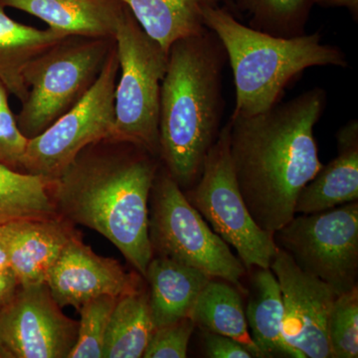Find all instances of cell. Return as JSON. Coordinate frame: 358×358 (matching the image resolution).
Instances as JSON below:
<instances>
[{"mask_svg":"<svg viewBox=\"0 0 358 358\" xmlns=\"http://www.w3.org/2000/svg\"><path fill=\"white\" fill-rule=\"evenodd\" d=\"M327 103V92L315 87L260 114L230 117L240 192L255 222L272 234L296 215L299 194L322 166L315 126Z\"/></svg>","mask_w":358,"mask_h":358,"instance_id":"obj_1","label":"cell"},{"mask_svg":"<svg viewBox=\"0 0 358 358\" xmlns=\"http://www.w3.org/2000/svg\"><path fill=\"white\" fill-rule=\"evenodd\" d=\"M160 164L134 143L110 138L92 143L50 181L56 211L107 238L145 277L154 257L148 201Z\"/></svg>","mask_w":358,"mask_h":358,"instance_id":"obj_2","label":"cell"},{"mask_svg":"<svg viewBox=\"0 0 358 358\" xmlns=\"http://www.w3.org/2000/svg\"><path fill=\"white\" fill-rule=\"evenodd\" d=\"M227 61L222 42L208 28L169 48L160 87L159 160L181 189L199 180L222 129Z\"/></svg>","mask_w":358,"mask_h":358,"instance_id":"obj_3","label":"cell"},{"mask_svg":"<svg viewBox=\"0 0 358 358\" xmlns=\"http://www.w3.org/2000/svg\"><path fill=\"white\" fill-rule=\"evenodd\" d=\"M204 24L222 42L234 79L236 102L231 117H250L282 102L289 85L305 70L348 68L345 52L322 43L320 32L281 38L242 24L226 7H208Z\"/></svg>","mask_w":358,"mask_h":358,"instance_id":"obj_4","label":"cell"},{"mask_svg":"<svg viewBox=\"0 0 358 358\" xmlns=\"http://www.w3.org/2000/svg\"><path fill=\"white\" fill-rule=\"evenodd\" d=\"M115 44L113 38L68 35L28 62L23 71L27 95L15 115L27 140L43 133L84 98Z\"/></svg>","mask_w":358,"mask_h":358,"instance_id":"obj_5","label":"cell"},{"mask_svg":"<svg viewBox=\"0 0 358 358\" xmlns=\"http://www.w3.org/2000/svg\"><path fill=\"white\" fill-rule=\"evenodd\" d=\"M121 76L115 91L110 140L127 141L159 159L160 87L169 52L138 24L128 9L115 35Z\"/></svg>","mask_w":358,"mask_h":358,"instance_id":"obj_6","label":"cell"},{"mask_svg":"<svg viewBox=\"0 0 358 358\" xmlns=\"http://www.w3.org/2000/svg\"><path fill=\"white\" fill-rule=\"evenodd\" d=\"M150 239L152 252L224 280L246 294L247 270L229 245L186 199L185 192L160 164L152 193Z\"/></svg>","mask_w":358,"mask_h":358,"instance_id":"obj_7","label":"cell"},{"mask_svg":"<svg viewBox=\"0 0 358 358\" xmlns=\"http://www.w3.org/2000/svg\"><path fill=\"white\" fill-rule=\"evenodd\" d=\"M185 194L211 229L236 250L247 271L270 268L278 247L272 233L252 217L240 192L231 162L229 122L209 150L199 180Z\"/></svg>","mask_w":358,"mask_h":358,"instance_id":"obj_8","label":"cell"},{"mask_svg":"<svg viewBox=\"0 0 358 358\" xmlns=\"http://www.w3.org/2000/svg\"><path fill=\"white\" fill-rule=\"evenodd\" d=\"M275 243L336 296L358 287V202L294 216L275 231Z\"/></svg>","mask_w":358,"mask_h":358,"instance_id":"obj_9","label":"cell"},{"mask_svg":"<svg viewBox=\"0 0 358 358\" xmlns=\"http://www.w3.org/2000/svg\"><path fill=\"white\" fill-rule=\"evenodd\" d=\"M119 69L115 44L100 76L84 98L43 133L27 141L22 167L24 173L41 176L50 182L85 148L110 138L115 122Z\"/></svg>","mask_w":358,"mask_h":358,"instance_id":"obj_10","label":"cell"},{"mask_svg":"<svg viewBox=\"0 0 358 358\" xmlns=\"http://www.w3.org/2000/svg\"><path fill=\"white\" fill-rule=\"evenodd\" d=\"M77 334L46 284L20 287L0 308V358H68Z\"/></svg>","mask_w":358,"mask_h":358,"instance_id":"obj_11","label":"cell"},{"mask_svg":"<svg viewBox=\"0 0 358 358\" xmlns=\"http://www.w3.org/2000/svg\"><path fill=\"white\" fill-rule=\"evenodd\" d=\"M281 289L282 334L303 358H333L327 326L336 294L315 275L301 270L291 256L278 248L270 266Z\"/></svg>","mask_w":358,"mask_h":358,"instance_id":"obj_12","label":"cell"},{"mask_svg":"<svg viewBox=\"0 0 358 358\" xmlns=\"http://www.w3.org/2000/svg\"><path fill=\"white\" fill-rule=\"evenodd\" d=\"M46 285L61 308L79 310L100 296H120L141 287V275L129 274L117 260L96 254L81 235L71 240L51 268Z\"/></svg>","mask_w":358,"mask_h":358,"instance_id":"obj_13","label":"cell"},{"mask_svg":"<svg viewBox=\"0 0 358 358\" xmlns=\"http://www.w3.org/2000/svg\"><path fill=\"white\" fill-rule=\"evenodd\" d=\"M79 235L74 224L59 215L21 219L0 225V243L21 287L46 284L63 250Z\"/></svg>","mask_w":358,"mask_h":358,"instance_id":"obj_14","label":"cell"},{"mask_svg":"<svg viewBox=\"0 0 358 358\" xmlns=\"http://www.w3.org/2000/svg\"><path fill=\"white\" fill-rule=\"evenodd\" d=\"M338 155L320 167L319 173L301 189L294 214L327 211L358 201V122L352 120L336 133Z\"/></svg>","mask_w":358,"mask_h":358,"instance_id":"obj_15","label":"cell"},{"mask_svg":"<svg viewBox=\"0 0 358 358\" xmlns=\"http://www.w3.org/2000/svg\"><path fill=\"white\" fill-rule=\"evenodd\" d=\"M69 35L115 39L129 7L122 0H0Z\"/></svg>","mask_w":358,"mask_h":358,"instance_id":"obj_16","label":"cell"},{"mask_svg":"<svg viewBox=\"0 0 358 358\" xmlns=\"http://www.w3.org/2000/svg\"><path fill=\"white\" fill-rule=\"evenodd\" d=\"M145 279L155 329L190 317L195 301L211 277L167 257H152Z\"/></svg>","mask_w":358,"mask_h":358,"instance_id":"obj_17","label":"cell"},{"mask_svg":"<svg viewBox=\"0 0 358 358\" xmlns=\"http://www.w3.org/2000/svg\"><path fill=\"white\" fill-rule=\"evenodd\" d=\"M250 275L246 315L250 334L262 357L303 358L282 334L281 289L270 268L254 267ZM248 272V271H247Z\"/></svg>","mask_w":358,"mask_h":358,"instance_id":"obj_18","label":"cell"},{"mask_svg":"<svg viewBox=\"0 0 358 358\" xmlns=\"http://www.w3.org/2000/svg\"><path fill=\"white\" fill-rule=\"evenodd\" d=\"M143 30L166 52L179 39L206 29L203 11L208 7L230 8V0H122Z\"/></svg>","mask_w":358,"mask_h":358,"instance_id":"obj_19","label":"cell"},{"mask_svg":"<svg viewBox=\"0 0 358 358\" xmlns=\"http://www.w3.org/2000/svg\"><path fill=\"white\" fill-rule=\"evenodd\" d=\"M67 33L48 27L38 29L9 17L0 4V81L21 103L27 95L23 71L32 58L60 41Z\"/></svg>","mask_w":358,"mask_h":358,"instance_id":"obj_20","label":"cell"},{"mask_svg":"<svg viewBox=\"0 0 358 358\" xmlns=\"http://www.w3.org/2000/svg\"><path fill=\"white\" fill-rule=\"evenodd\" d=\"M195 327L235 339L254 357H262L250 334L241 292L230 282L211 278L190 313Z\"/></svg>","mask_w":358,"mask_h":358,"instance_id":"obj_21","label":"cell"},{"mask_svg":"<svg viewBox=\"0 0 358 358\" xmlns=\"http://www.w3.org/2000/svg\"><path fill=\"white\" fill-rule=\"evenodd\" d=\"M155 327L148 292L143 287L117 300L110 317L103 358H141Z\"/></svg>","mask_w":358,"mask_h":358,"instance_id":"obj_22","label":"cell"},{"mask_svg":"<svg viewBox=\"0 0 358 358\" xmlns=\"http://www.w3.org/2000/svg\"><path fill=\"white\" fill-rule=\"evenodd\" d=\"M58 216L50 182L0 162V225L21 219Z\"/></svg>","mask_w":358,"mask_h":358,"instance_id":"obj_23","label":"cell"},{"mask_svg":"<svg viewBox=\"0 0 358 358\" xmlns=\"http://www.w3.org/2000/svg\"><path fill=\"white\" fill-rule=\"evenodd\" d=\"M313 0H230V13L236 18L249 16V27L258 31L294 38L306 34Z\"/></svg>","mask_w":358,"mask_h":358,"instance_id":"obj_24","label":"cell"},{"mask_svg":"<svg viewBox=\"0 0 358 358\" xmlns=\"http://www.w3.org/2000/svg\"><path fill=\"white\" fill-rule=\"evenodd\" d=\"M120 298L96 296L80 307L77 341L68 358H103L108 327Z\"/></svg>","mask_w":358,"mask_h":358,"instance_id":"obj_25","label":"cell"},{"mask_svg":"<svg viewBox=\"0 0 358 358\" xmlns=\"http://www.w3.org/2000/svg\"><path fill=\"white\" fill-rule=\"evenodd\" d=\"M327 336L333 358L358 357V287L336 296Z\"/></svg>","mask_w":358,"mask_h":358,"instance_id":"obj_26","label":"cell"},{"mask_svg":"<svg viewBox=\"0 0 358 358\" xmlns=\"http://www.w3.org/2000/svg\"><path fill=\"white\" fill-rule=\"evenodd\" d=\"M9 93L0 81V162L22 171L27 138L18 129L8 101Z\"/></svg>","mask_w":358,"mask_h":358,"instance_id":"obj_27","label":"cell"},{"mask_svg":"<svg viewBox=\"0 0 358 358\" xmlns=\"http://www.w3.org/2000/svg\"><path fill=\"white\" fill-rule=\"evenodd\" d=\"M195 324L190 317H185L169 326L155 329L148 341L143 357L185 358Z\"/></svg>","mask_w":358,"mask_h":358,"instance_id":"obj_28","label":"cell"},{"mask_svg":"<svg viewBox=\"0 0 358 358\" xmlns=\"http://www.w3.org/2000/svg\"><path fill=\"white\" fill-rule=\"evenodd\" d=\"M201 331L202 345L205 357L210 358H253L254 355L248 348L238 343L235 339L222 334Z\"/></svg>","mask_w":358,"mask_h":358,"instance_id":"obj_29","label":"cell"},{"mask_svg":"<svg viewBox=\"0 0 358 358\" xmlns=\"http://www.w3.org/2000/svg\"><path fill=\"white\" fill-rule=\"evenodd\" d=\"M20 287V282L13 268H0V308L3 307L13 298Z\"/></svg>","mask_w":358,"mask_h":358,"instance_id":"obj_30","label":"cell"},{"mask_svg":"<svg viewBox=\"0 0 358 358\" xmlns=\"http://www.w3.org/2000/svg\"><path fill=\"white\" fill-rule=\"evenodd\" d=\"M315 6L329 8V7H343L352 14L353 20L358 21V0H313Z\"/></svg>","mask_w":358,"mask_h":358,"instance_id":"obj_31","label":"cell"},{"mask_svg":"<svg viewBox=\"0 0 358 358\" xmlns=\"http://www.w3.org/2000/svg\"><path fill=\"white\" fill-rule=\"evenodd\" d=\"M9 267L8 258L3 245L0 243V268Z\"/></svg>","mask_w":358,"mask_h":358,"instance_id":"obj_32","label":"cell"}]
</instances>
